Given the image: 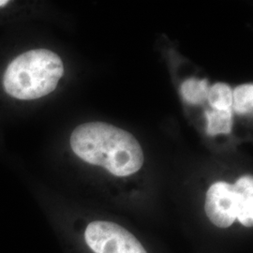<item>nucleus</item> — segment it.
Listing matches in <instances>:
<instances>
[{
  "label": "nucleus",
  "mask_w": 253,
  "mask_h": 253,
  "mask_svg": "<svg viewBox=\"0 0 253 253\" xmlns=\"http://www.w3.org/2000/svg\"><path fill=\"white\" fill-rule=\"evenodd\" d=\"M71 146L83 161L101 166L116 176L130 175L144 164V153L135 138L102 122L77 126L71 136Z\"/></svg>",
  "instance_id": "1"
},
{
  "label": "nucleus",
  "mask_w": 253,
  "mask_h": 253,
  "mask_svg": "<svg viewBox=\"0 0 253 253\" xmlns=\"http://www.w3.org/2000/svg\"><path fill=\"white\" fill-rule=\"evenodd\" d=\"M63 73L62 60L55 53L46 49L31 50L9 64L3 85L13 98L36 100L53 92Z\"/></svg>",
  "instance_id": "2"
},
{
  "label": "nucleus",
  "mask_w": 253,
  "mask_h": 253,
  "mask_svg": "<svg viewBox=\"0 0 253 253\" xmlns=\"http://www.w3.org/2000/svg\"><path fill=\"white\" fill-rule=\"evenodd\" d=\"M84 238L95 253H147L134 235L110 221L91 222Z\"/></svg>",
  "instance_id": "3"
},
{
  "label": "nucleus",
  "mask_w": 253,
  "mask_h": 253,
  "mask_svg": "<svg viewBox=\"0 0 253 253\" xmlns=\"http://www.w3.org/2000/svg\"><path fill=\"white\" fill-rule=\"evenodd\" d=\"M205 209L214 225L231 226L238 213V196L234 185L222 181L214 183L208 190Z\"/></svg>",
  "instance_id": "4"
},
{
  "label": "nucleus",
  "mask_w": 253,
  "mask_h": 253,
  "mask_svg": "<svg viewBox=\"0 0 253 253\" xmlns=\"http://www.w3.org/2000/svg\"><path fill=\"white\" fill-rule=\"evenodd\" d=\"M238 196V213L239 222L245 227L253 225V179L251 175L240 177L234 185Z\"/></svg>",
  "instance_id": "5"
},
{
  "label": "nucleus",
  "mask_w": 253,
  "mask_h": 253,
  "mask_svg": "<svg viewBox=\"0 0 253 253\" xmlns=\"http://www.w3.org/2000/svg\"><path fill=\"white\" fill-rule=\"evenodd\" d=\"M208 118V133L209 135L228 134L232 131V110H211L206 112Z\"/></svg>",
  "instance_id": "6"
},
{
  "label": "nucleus",
  "mask_w": 253,
  "mask_h": 253,
  "mask_svg": "<svg viewBox=\"0 0 253 253\" xmlns=\"http://www.w3.org/2000/svg\"><path fill=\"white\" fill-rule=\"evenodd\" d=\"M209 85L207 80L189 79L184 82L181 86L183 99L190 104H201L208 100Z\"/></svg>",
  "instance_id": "7"
},
{
  "label": "nucleus",
  "mask_w": 253,
  "mask_h": 253,
  "mask_svg": "<svg viewBox=\"0 0 253 253\" xmlns=\"http://www.w3.org/2000/svg\"><path fill=\"white\" fill-rule=\"evenodd\" d=\"M208 100L214 110H228L233 104V90L223 83H217L209 87Z\"/></svg>",
  "instance_id": "8"
},
{
  "label": "nucleus",
  "mask_w": 253,
  "mask_h": 253,
  "mask_svg": "<svg viewBox=\"0 0 253 253\" xmlns=\"http://www.w3.org/2000/svg\"><path fill=\"white\" fill-rule=\"evenodd\" d=\"M232 106L235 113L238 115H248L253 113V84L239 85L233 91Z\"/></svg>",
  "instance_id": "9"
},
{
  "label": "nucleus",
  "mask_w": 253,
  "mask_h": 253,
  "mask_svg": "<svg viewBox=\"0 0 253 253\" xmlns=\"http://www.w3.org/2000/svg\"><path fill=\"white\" fill-rule=\"evenodd\" d=\"M8 3H9V1H7V0H0V7L6 6Z\"/></svg>",
  "instance_id": "10"
}]
</instances>
